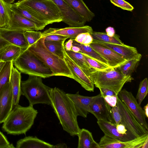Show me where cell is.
<instances>
[{
    "mask_svg": "<svg viewBox=\"0 0 148 148\" xmlns=\"http://www.w3.org/2000/svg\"><path fill=\"white\" fill-rule=\"evenodd\" d=\"M65 51L74 61L90 77V73L92 68L87 62L83 54L80 52H74L71 50H65Z\"/></svg>",
    "mask_w": 148,
    "mask_h": 148,
    "instance_id": "cell-29",
    "label": "cell"
},
{
    "mask_svg": "<svg viewBox=\"0 0 148 148\" xmlns=\"http://www.w3.org/2000/svg\"><path fill=\"white\" fill-rule=\"evenodd\" d=\"M148 138L146 134L128 141H121L104 135L98 143L100 148H141Z\"/></svg>",
    "mask_w": 148,
    "mask_h": 148,
    "instance_id": "cell-12",
    "label": "cell"
},
{
    "mask_svg": "<svg viewBox=\"0 0 148 148\" xmlns=\"http://www.w3.org/2000/svg\"><path fill=\"white\" fill-rule=\"evenodd\" d=\"M100 94L103 97L106 96H114L117 95L114 91L106 88H99Z\"/></svg>",
    "mask_w": 148,
    "mask_h": 148,
    "instance_id": "cell-44",
    "label": "cell"
},
{
    "mask_svg": "<svg viewBox=\"0 0 148 148\" xmlns=\"http://www.w3.org/2000/svg\"><path fill=\"white\" fill-rule=\"evenodd\" d=\"M76 12L83 17L86 21L92 19L95 14L91 11L83 0H63Z\"/></svg>",
    "mask_w": 148,
    "mask_h": 148,
    "instance_id": "cell-24",
    "label": "cell"
},
{
    "mask_svg": "<svg viewBox=\"0 0 148 148\" xmlns=\"http://www.w3.org/2000/svg\"><path fill=\"white\" fill-rule=\"evenodd\" d=\"M50 93L51 106L63 130L72 136H77L81 129L73 102L66 93L58 88H51Z\"/></svg>",
    "mask_w": 148,
    "mask_h": 148,
    "instance_id": "cell-1",
    "label": "cell"
},
{
    "mask_svg": "<svg viewBox=\"0 0 148 148\" xmlns=\"http://www.w3.org/2000/svg\"><path fill=\"white\" fill-rule=\"evenodd\" d=\"M38 113L33 106L23 107L19 104L14 108L3 122L2 129L8 134H25L33 125Z\"/></svg>",
    "mask_w": 148,
    "mask_h": 148,
    "instance_id": "cell-2",
    "label": "cell"
},
{
    "mask_svg": "<svg viewBox=\"0 0 148 148\" xmlns=\"http://www.w3.org/2000/svg\"><path fill=\"white\" fill-rule=\"evenodd\" d=\"M73 40L70 39L64 44V48L66 50L69 51L71 50L72 47L73 46Z\"/></svg>",
    "mask_w": 148,
    "mask_h": 148,
    "instance_id": "cell-48",
    "label": "cell"
},
{
    "mask_svg": "<svg viewBox=\"0 0 148 148\" xmlns=\"http://www.w3.org/2000/svg\"><path fill=\"white\" fill-rule=\"evenodd\" d=\"M5 62L0 60V72L6 63Z\"/></svg>",
    "mask_w": 148,
    "mask_h": 148,
    "instance_id": "cell-53",
    "label": "cell"
},
{
    "mask_svg": "<svg viewBox=\"0 0 148 148\" xmlns=\"http://www.w3.org/2000/svg\"><path fill=\"white\" fill-rule=\"evenodd\" d=\"M78 137V148H100L94 140L92 133L84 128L81 129Z\"/></svg>",
    "mask_w": 148,
    "mask_h": 148,
    "instance_id": "cell-26",
    "label": "cell"
},
{
    "mask_svg": "<svg viewBox=\"0 0 148 148\" xmlns=\"http://www.w3.org/2000/svg\"><path fill=\"white\" fill-rule=\"evenodd\" d=\"M93 39L91 34L88 32L82 33L76 37L75 41L84 45H89L92 43Z\"/></svg>",
    "mask_w": 148,
    "mask_h": 148,
    "instance_id": "cell-38",
    "label": "cell"
},
{
    "mask_svg": "<svg viewBox=\"0 0 148 148\" xmlns=\"http://www.w3.org/2000/svg\"><path fill=\"white\" fill-rule=\"evenodd\" d=\"M25 31L0 28V36L11 44L25 49L29 45L24 35Z\"/></svg>",
    "mask_w": 148,
    "mask_h": 148,
    "instance_id": "cell-19",
    "label": "cell"
},
{
    "mask_svg": "<svg viewBox=\"0 0 148 148\" xmlns=\"http://www.w3.org/2000/svg\"><path fill=\"white\" fill-rule=\"evenodd\" d=\"M16 148H54V145L40 140L36 136H28L19 140Z\"/></svg>",
    "mask_w": 148,
    "mask_h": 148,
    "instance_id": "cell-23",
    "label": "cell"
},
{
    "mask_svg": "<svg viewBox=\"0 0 148 148\" xmlns=\"http://www.w3.org/2000/svg\"><path fill=\"white\" fill-rule=\"evenodd\" d=\"M92 42L97 43L112 49L127 60L134 58L138 53L136 48L124 44H115L94 39Z\"/></svg>",
    "mask_w": 148,
    "mask_h": 148,
    "instance_id": "cell-20",
    "label": "cell"
},
{
    "mask_svg": "<svg viewBox=\"0 0 148 148\" xmlns=\"http://www.w3.org/2000/svg\"><path fill=\"white\" fill-rule=\"evenodd\" d=\"M71 50L74 52L76 53L79 52L80 51V49L79 48L75 46H73L72 47Z\"/></svg>",
    "mask_w": 148,
    "mask_h": 148,
    "instance_id": "cell-51",
    "label": "cell"
},
{
    "mask_svg": "<svg viewBox=\"0 0 148 148\" xmlns=\"http://www.w3.org/2000/svg\"><path fill=\"white\" fill-rule=\"evenodd\" d=\"M91 35L93 39L95 40L115 44H124L120 40L119 36L116 34L112 37H110L107 35L106 33L93 31Z\"/></svg>",
    "mask_w": 148,
    "mask_h": 148,
    "instance_id": "cell-33",
    "label": "cell"
},
{
    "mask_svg": "<svg viewBox=\"0 0 148 148\" xmlns=\"http://www.w3.org/2000/svg\"><path fill=\"white\" fill-rule=\"evenodd\" d=\"M11 45L12 44L5 40L0 36V51Z\"/></svg>",
    "mask_w": 148,
    "mask_h": 148,
    "instance_id": "cell-46",
    "label": "cell"
},
{
    "mask_svg": "<svg viewBox=\"0 0 148 148\" xmlns=\"http://www.w3.org/2000/svg\"><path fill=\"white\" fill-rule=\"evenodd\" d=\"M89 45L107 61L110 68H116L127 61L116 52L106 47L94 42Z\"/></svg>",
    "mask_w": 148,
    "mask_h": 148,
    "instance_id": "cell-14",
    "label": "cell"
},
{
    "mask_svg": "<svg viewBox=\"0 0 148 148\" xmlns=\"http://www.w3.org/2000/svg\"><path fill=\"white\" fill-rule=\"evenodd\" d=\"M141 57L142 55L138 53L135 57L127 60L116 68L124 75L132 76L138 65Z\"/></svg>",
    "mask_w": 148,
    "mask_h": 148,
    "instance_id": "cell-27",
    "label": "cell"
},
{
    "mask_svg": "<svg viewBox=\"0 0 148 148\" xmlns=\"http://www.w3.org/2000/svg\"><path fill=\"white\" fill-rule=\"evenodd\" d=\"M10 8L14 12L30 21L36 25L38 31L42 30L48 24L38 18L16 3L10 4Z\"/></svg>",
    "mask_w": 148,
    "mask_h": 148,
    "instance_id": "cell-25",
    "label": "cell"
},
{
    "mask_svg": "<svg viewBox=\"0 0 148 148\" xmlns=\"http://www.w3.org/2000/svg\"><path fill=\"white\" fill-rule=\"evenodd\" d=\"M56 4L62 17L63 22L69 27H83L86 21L84 18L76 12L63 0H52Z\"/></svg>",
    "mask_w": 148,
    "mask_h": 148,
    "instance_id": "cell-10",
    "label": "cell"
},
{
    "mask_svg": "<svg viewBox=\"0 0 148 148\" xmlns=\"http://www.w3.org/2000/svg\"><path fill=\"white\" fill-rule=\"evenodd\" d=\"M15 148L12 144H10L7 139L0 131V148Z\"/></svg>",
    "mask_w": 148,
    "mask_h": 148,
    "instance_id": "cell-41",
    "label": "cell"
},
{
    "mask_svg": "<svg viewBox=\"0 0 148 148\" xmlns=\"http://www.w3.org/2000/svg\"><path fill=\"white\" fill-rule=\"evenodd\" d=\"M116 128L118 132L119 133L121 134H133L129 131L128 130L124 125L121 123H120L118 125H116Z\"/></svg>",
    "mask_w": 148,
    "mask_h": 148,
    "instance_id": "cell-45",
    "label": "cell"
},
{
    "mask_svg": "<svg viewBox=\"0 0 148 148\" xmlns=\"http://www.w3.org/2000/svg\"><path fill=\"white\" fill-rule=\"evenodd\" d=\"M106 31L107 35L110 37L113 36L115 34L114 28L111 27L107 28L106 29Z\"/></svg>",
    "mask_w": 148,
    "mask_h": 148,
    "instance_id": "cell-47",
    "label": "cell"
},
{
    "mask_svg": "<svg viewBox=\"0 0 148 148\" xmlns=\"http://www.w3.org/2000/svg\"><path fill=\"white\" fill-rule=\"evenodd\" d=\"M64 42L44 40V43L46 47L51 52L60 58L64 59Z\"/></svg>",
    "mask_w": 148,
    "mask_h": 148,
    "instance_id": "cell-32",
    "label": "cell"
},
{
    "mask_svg": "<svg viewBox=\"0 0 148 148\" xmlns=\"http://www.w3.org/2000/svg\"><path fill=\"white\" fill-rule=\"evenodd\" d=\"M117 104L121 117L120 123L124 125L128 130L137 137L148 134V131L145 130L138 122L118 95Z\"/></svg>",
    "mask_w": 148,
    "mask_h": 148,
    "instance_id": "cell-8",
    "label": "cell"
},
{
    "mask_svg": "<svg viewBox=\"0 0 148 148\" xmlns=\"http://www.w3.org/2000/svg\"><path fill=\"white\" fill-rule=\"evenodd\" d=\"M16 3L48 25L62 21L60 10L52 0H21Z\"/></svg>",
    "mask_w": 148,
    "mask_h": 148,
    "instance_id": "cell-3",
    "label": "cell"
},
{
    "mask_svg": "<svg viewBox=\"0 0 148 148\" xmlns=\"http://www.w3.org/2000/svg\"><path fill=\"white\" fill-rule=\"evenodd\" d=\"M64 60L73 76V79L86 90L94 91V85L91 77L69 56L65 49Z\"/></svg>",
    "mask_w": 148,
    "mask_h": 148,
    "instance_id": "cell-11",
    "label": "cell"
},
{
    "mask_svg": "<svg viewBox=\"0 0 148 148\" xmlns=\"http://www.w3.org/2000/svg\"><path fill=\"white\" fill-rule=\"evenodd\" d=\"M9 30L38 31L35 25L22 16L12 11L10 23L6 28Z\"/></svg>",
    "mask_w": 148,
    "mask_h": 148,
    "instance_id": "cell-21",
    "label": "cell"
},
{
    "mask_svg": "<svg viewBox=\"0 0 148 148\" xmlns=\"http://www.w3.org/2000/svg\"><path fill=\"white\" fill-rule=\"evenodd\" d=\"M67 146L65 144H59L56 145H54V148H66Z\"/></svg>",
    "mask_w": 148,
    "mask_h": 148,
    "instance_id": "cell-50",
    "label": "cell"
},
{
    "mask_svg": "<svg viewBox=\"0 0 148 148\" xmlns=\"http://www.w3.org/2000/svg\"><path fill=\"white\" fill-rule=\"evenodd\" d=\"M21 72L14 66L12 67L10 79L12 91L13 108L18 105L21 95Z\"/></svg>",
    "mask_w": 148,
    "mask_h": 148,
    "instance_id": "cell-22",
    "label": "cell"
},
{
    "mask_svg": "<svg viewBox=\"0 0 148 148\" xmlns=\"http://www.w3.org/2000/svg\"><path fill=\"white\" fill-rule=\"evenodd\" d=\"M73 102L78 116L86 118L89 113V108L92 101L96 96L88 97L82 95L77 92L75 94L66 93Z\"/></svg>",
    "mask_w": 148,
    "mask_h": 148,
    "instance_id": "cell-18",
    "label": "cell"
},
{
    "mask_svg": "<svg viewBox=\"0 0 148 148\" xmlns=\"http://www.w3.org/2000/svg\"><path fill=\"white\" fill-rule=\"evenodd\" d=\"M89 112L93 114L97 120H107L115 123L112 110V107L106 102L100 93L97 95L90 103Z\"/></svg>",
    "mask_w": 148,
    "mask_h": 148,
    "instance_id": "cell-13",
    "label": "cell"
},
{
    "mask_svg": "<svg viewBox=\"0 0 148 148\" xmlns=\"http://www.w3.org/2000/svg\"><path fill=\"white\" fill-rule=\"evenodd\" d=\"M24 36L29 45L30 46L42 38V33L34 30H27L24 33Z\"/></svg>",
    "mask_w": 148,
    "mask_h": 148,
    "instance_id": "cell-36",
    "label": "cell"
},
{
    "mask_svg": "<svg viewBox=\"0 0 148 148\" xmlns=\"http://www.w3.org/2000/svg\"><path fill=\"white\" fill-rule=\"evenodd\" d=\"M148 81L145 78L140 83L136 96L138 103L140 105L141 103L146 96L148 93Z\"/></svg>",
    "mask_w": 148,
    "mask_h": 148,
    "instance_id": "cell-35",
    "label": "cell"
},
{
    "mask_svg": "<svg viewBox=\"0 0 148 148\" xmlns=\"http://www.w3.org/2000/svg\"><path fill=\"white\" fill-rule=\"evenodd\" d=\"M11 86L7 82L0 91V123H3L13 108Z\"/></svg>",
    "mask_w": 148,
    "mask_h": 148,
    "instance_id": "cell-15",
    "label": "cell"
},
{
    "mask_svg": "<svg viewBox=\"0 0 148 148\" xmlns=\"http://www.w3.org/2000/svg\"><path fill=\"white\" fill-rule=\"evenodd\" d=\"M110 2L114 5L121 9L132 11L134 7L129 3L125 0H110Z\"/></svg>",
    "mask_w": 148,
    "mask_h": 148,
    "instance_id": "cell-39",
    "label": "cell"
},
{
    "mask_svg": "<svg viewBox=\"0 0 148 148\" xmlns=\"http://www.w3.org/2000/svg\"><path fill=\"white\" fill-rule=\"evenodd\" d=\"M143 112L146 118H148V104L146 105L144 108Z\"/></svg>",
    "mask_w": 148,
    "mask_h": 148,
    "instance_id": "cell-49",
    "label": "cell"
},
{
    "mask_svg": "<svg viewBox=\"0 0 148 148\" xmlns=\"http://www.w3.org/2000/svg\"><path fill=\"white\" fill-rule=\"evenodd\" d=\"M90 76L96 87L110 89L117 95L125 83L131 82L133 79L132 76L124 75L116 68H112L103 70L92 69Z\"/></svg>",
    "mask_w": 148,
    "mask_h": 148,
    "instance_id": "cell-5",
    "label": "cell"
},
{
    "mask_svg": "<svg viewBox=\"0 0 148 148\" xmlns=\"http://www.w3.org/2000/svg\"><path fill=\"white\" fill-rule=\"evenodd\" d=\"M73 46H75L79 48L80 49V51L79 52L86 54L93 59L109 66L107 61L93 49L89 45H83L77 42L75 40H73Z\"/></svg>",
    "mask_w": 148,
    "mask_h": 148,
    "instance_id": "cell-31",
    "label": "cell"
},
{
    "mask_svg": "<svg viewBox=\"0 0 148 148\" xmlns=\"http://www.w3.org/2000/svg\"><path fill=\"white\" fill-rule=\"evenodd\" d=\"M93 32L92 27L88 25L79 27H69L64 28H49L42 33V38L50 35H59L74 40L79 34L88 32L91 34Z\"/></svg>",
    "mask_w": 148,
    "mask_h": 148,
    "instance_id": "cell-16",
    "label": "cell"
},
{
    "mask_svg": "<svg viewBox=\"0 0 148 148\" xmlns=\"http://www.w3.org/2000/svg\"><path fill=\"white\" fill-rule=\"evenodd\" d=\"M112 110L115 123L116 125L120 123L121 120V117L117 104L115 106L112 107Z\"/></svg>",
    "mask_w": 148,
    "mask_h": 148,
    "instance_id": "cell-42",
    "label": "cell"
},
{
    "mask_svg": "<svg viewBox=\"0 0 148 148\" xmlns=\"http://www.w3.org/2000/svg\"><path fill=\"white\" fill-rule=\"evenodd\" d=\"M13 66V61L8 62L0 72V91L4 86L10 81L11 69Z\"/></svg>",
    "mask_w": 148,
    "mask_h": 148,
    "instance_id": "cell-34",
    "label": "cell"
},
{
    "mask_svg": "<svg viewBox=\"0 0 148 148\" xmlns=\"http://www.w3.org/2000/svg\"><path fill=\"white\" fill-rule=\"evenodd\" d=\"M119 99L124 103L140 124L148 131V124L143 110L130 92L121 90L118 94Z\"/></svg>",
    "mask_w": 148,
    "mask_h": 148,
    "instance_id": "cell-9",
    "label": "cell"
},
{
    "mask_svg": "<svg viewBox=\"0 0 148 148\" xmlns=\"http://www.w3.org/2000/svg\"><path fill=\"white\" fill-rule=\"evenodd\" d=\"M6 3L9 4H12L14 1V0H3Z\"/></svg>",
    "mask_w": 148,
    "mask_h": 148,
    "instance_id": "cell-54",
    "label": "cell"
},
{
    "mask_svg": "<svg viewBox=\"0 0 148 148\" xmlns=\"http://www.w3.org/2000/svg\"><path fill=\"white\" fill-rule=\"evenodd\" d=\"M148 148V138H147L143 144V145L141 148Z\"/></svg>",
    "mask_w": 148,
    "mask_h": 148,
    "instance_id": "cell-52",
    "label": "cell"
},
{
    "mask_svg": "<svg viewBox=\"0 0 148 148\" xmlns=\"http://www.w3.org/2000/svg\"><path fill=\"white\" fill-rule=\"evenodd\" d=\"M44 40V38H42L27 49L50 68L53 76H65L73 79L64 60L49 51L45 45Z\"/></svg>",
    "mask_w": 148,
    "mask_h": 148,
    "instance_id": "cell-4",
    "label": "cell"
},
{
    "mask_svg": "<svg viewBox=\"0 0 148 148\" xmlns=\"http://www.w3.org/2000/svg\"><path fill=\"white\" fill-rule=\"evenodd\" d=\"M97 122L105 135L111 138L125 141L138 137L132 134H122L119 133L116 128V125L107 120L98 119Z\"/></svg>",
    "mask_w": 148,
    "mask_h": 148,
    "instance_id": "cell-17",
    "label": "cell"
},
{
    "mask_svg": "<svg viewBox=\"0 0 148 148\" xmlns=\"http://www.w3.org/2000/svg\"><path fill=\"white\" fill-rule=\"evenodd\" d=\"M117 95L106 96L103 98L111 107H113L116 105Z\"/></svg>",
    "mask_w": 148,
    "mask_h": 148,
    "instance_id": "cell-43",
    "label": "cell"
},
{
    "mask_svg": "<svg viewBox=\"0 0 148 148\" xmlns=\"http://www.w3.org/2000/svg\"><path fill=\"white\" fill-rule=\"evenodd\" d=\"M10 4L0 0V28H6L10 23L12 13Z\"/></svg>",
    "mask_w": 148,
    "mask_h": 148,
    "instance_id": "cell-28",
    "label": "cell"
},
{
    "mask_svg": "<svg viewBox=\"0 0 148 148\" xmlns=\"http://www.w3.org/2000/svg\"><path fill=\"white\" fill-rule=\"evenodd\" d=\"M13 62L20 72L29 75L44 78L53 76L50 68L27 48L24 49Z\"/></svg>",
    "mask_w": 148,
    "mask_h": 148,
    "instance_id": "cell-7",
    "label": "cell"
},
{
    "mask_svg": "<svg viewBox=\"0 0 148 148\" xmlns=\"http://www.w3.org/2000/svg\"><path fill=\"white\" fill-rule=\"evenodd\" d=\"M82 53L87 62L92 69L99 70H103L110 68L109 66L93 59L88 56Z\"/></svg>",
    "mask_w": 148,
    "mask_h": 148,
    "instance_id": "cell-37",
    "label": "cell"
},
{
    "mask_svg": "<svg viewBox=\"0 0 148 148\" xmlns=\"http://www.w3.org/2000/svg\"><path fill=\"white\" fill-rule=\"evenodd\" d=\"M45 40L48 41H55L64 42L68 38L67 37L56 34H52L46 36L44 37Z\"/></svg>",
    "mask_w": 148,
    "mask_h": 148,
    "instance_id": "cell-40",
    "label": "cell"
},
{
    "mask_svg": "<svg viewBox=\"0 0 148 148\" xmlns=\"http://www.w3.org/2000/svg\"><path fill=\"white\" fill-rule=\"evenodd\" d=\"M51 89L43 83L40 77L29 75L27 80L21 81V95L27 98L30 105L33 106L38 103L51 105Z\"/></svg>",
    "mask_w": 148,
    "mask_h": 148,
    "instance_id": "cell-6",
    "label": "cell"
},
{
    "mask_svg": "<svg viewBox=\"0 0 148 148\" xmlns=\"http://www.w3.org/2000/svg\"><path fill=\"white\" fill-rule=\"evenodd\" d=\"M24 49L16 46H8L0 55V60L5 62L13 61L20 55Z\"/></svg>",
    "mask_w": 148,
    "mask_h": 148,
    "instance_id": "cell-30",
    "label": "cell"
}]
</instances>
